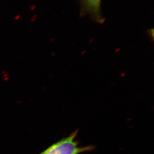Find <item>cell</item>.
I'll use <instances>...</instances> for the list:
<instances>
[{"mask_svg":"<svg viewBox=\"0 0 154 154\" xmlns=\"http://www.w3.org/2000/svg\"><path fill=\"white\" fill-rule=\"evenodd\" d=\"M102 0H79L80 15L89 16L96 23L102 24L105 19L101 12Z\"/></svg>","mask_w":154,"mask_h":154,"instance_id":"cell-2","label":"cell"},{"mask_svg":"<svg viewBox=\"0 0 154 154\" xmlns=\"http://www.w3.org/2000/svg\"><path fill=\"white\" fill-rule=\"evenodd\" d=\"M78 130L48 147L40 154H80L94 149L91 146L80 147L76 138Z\"/></svg>","mask_w":154,"mask_h":154,"instance_id":"cell-1","label":"cell"}]
</instances>
